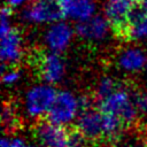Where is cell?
Masks as SVG:
<instances>
[{"label":"cell","mask_w":147,"mask_h":147,"mask_svg":"<svg viewBox=\"0 0 147 147\" xmlns=\"http://www.w3.org/2000/svg\"><path fill=\"white\" fill-rule=\"evenodd\" d=\"M119 86H121L119 83L113 76H107V75L102 76L99 78V80L95 84V88H94L95 96L100 101L106 96H108L109 94H111L113 92H115Z\"/></svg>","instance_id":"16"},{"label":"cell","mask_w":147,"mask_h":147,"mask_svg":"<svg viewBox=\"0 0 147 147\" xmlns=\"http://www.w3.org/2000/svg\"><path fill=\"white\" fill-rule=\"evenodd\" d=\"M0 36V56L2 63L8 67L17 65L24 57L25 45L23 36L13 24L10 8H5L1 11Z\"/></svg>","instance_id":"1"},{"label":"cell","mask_w":147,"mask_h":147,"mask_svg":"<svg viewBox=\"0 0 147 147\" xmlns=\"http://www.w3.org/2000/svg\"><path fill=\"white\" fill-rule=\"evenodd\" d=\"M69 147H86V139L77 131L72 132L70 133Z\"/></svg>","instance_id":"21"},{"label":"cell","mask_w":147,"mask_h":147,"mask_svg":"<svg viewBox=\"0 0 147 147\" xmlns=\"http://www.w3.org/2000/svg\"><path fill=\"white\" fill-rule=\"evenodd\" d=\"M1 122H2L3 129H6L7 131H11L13 129L17 126L18 110L13 103L6 102L3 105L2 111H1Z\"/></svg>","instance_id":"17"},{"label":"cell","mask_w":147,"mask_h":147,"mask_svg":"<svg viewBox=\"0 0 147 147\" xmlns=\"http://www.w3.org/2000/svg\"><path fill=\"white\" fill-rule=\"evenodd\" d=\"M29 0H5L8 8H23Z\"/></svg>","instance_id":"22"},{"label":"cell","mask_w":147,"mask_h":147,"mask_svg":"<svg viewBox=\"0 0 147 147\" xmlns=\"http://www.w3.org/2000/svg\"><path fill=\"white\" fill-rule=\"evenodd\" d=\"M56 88L45 82L31 85L23 94L22 110L23 114L32 121L47 116L56 98Z\"/></svg>","instance_id":"3"},{"label":"cell","mask_w":147,"mask_h":147,"mask_svg":"<svg viewBox=\"0 0 147 147\" xmlns=\"http://www.w3.org/2000/svg\"><path fill=\"white\" fill-rule=\"evenodd\" d=\"M34 133L40 147H69L70 132H68L67 127L51 121L38 123Z\"/></svg>","instance_id":"11"},{"label":"cell","mask_w":147,"mask_h":147,"mask_svg":"<svg viewBox=\"0 0 147 147\" xmlns=\"http://www.w3.org/2000/svg\"><path fill=\"white\" fill-rule=\"evenodd\" d=\"M126 125L116 116L103 113V134L102 138L108 141L118 140Z\"/></svg>","instance_id":"15"},{"label":"cell","mask_w":147,"mask_h":147,"mask_svg":"<svg viewBox=\"0 0 147 147\" xmlns=\"http://www.w3.org/2000/svg\"><path fill=\"white\" fill-rule=\"evenodd\" d=\"M26 144L18 136H5L0 140V147H24Z\"/></svg>","instance_id":"20"},{"label":"cell","mask_w":147,"mask_h":147,"mask_svg":"<svg viewBox=\"0 0 147 147\" xmlns=\"http://www.w3.org/2000/svg\"><path fill=\"white\" fill-rule=\"evenodd\" d=\"M76 33V28L69 21L59 20L47 26L41 34V42L47 52L64 53L72 44Z\"/></svg>","instance_id":"6"},{"label":"cell","mask_w":147,"mask_h":147,"mask_svg":"<svg viewBox=\"0 0 147 147\" xmlns=\"http://www.w3.org/2000/svg\"><path fill=\"white\" fill-rule=\"evenodd\" d=\"M111 29L113 26L103 15H95L94 17L77 24L76 33L85 42L100 45L108 40L111 34Z\"/></svg>","instance_id":"10"},{"label":"cell","mask_w":147,"mask_h":147,"mask_svg":"<svg viewBox=\"0 0 147 147\" xmlns=\"http://www.w3.org/2000/svg\"><path fill=\"white\" fill-rule=\"evenodd\" d=\"M23 77L21 69L16 67H8L7 69H2V83L6 87H14L17 85Z\"/></svg>","instance_id":"18"},{"label":"cell","mask_w":147,"mask_h":147,"mask_svg":"<svg viewBox=\"0 0 147 147\" xmlns=\"http://www.w3.org/2000/svg\"><path fill=\"white\" fill-rule=\"evenodd\" d=\"M61 6L51 0H33L21 10V20L32 26H47L62 16Z\"/></svg>","instance_id":"5"},{"label":"cell","mask_w":147,"mask_h":147,"mask_svg":"<svg viewBox=\"0 0 147 147\" xmlns=\"http://www.w3.org/2000/svg\"><path fill=\"white\" fill-rule=\"evenodd\" d=\"M134 2H145V0H133Z\"/></svg>","instance_id":"28"},{"label":"cell","mask_w":147,"mask_h":147,"mask_svg":"<svg viewBox=\"0 0 147 147\" xmlns=\"http://www.w3.org/2000/svg\"><path fill=\"white\" fill-rule=\"evenodd\" d=\"M60 6L63 16L77 24L94 17L99 10L98 0H65Z\"/></svg>","instance_id":"13"},{"label":"cell","mask_w":147,"mask_h":147,"mask_svg":"<svg viewBox=\"0 0 147 147\" xmlns=\"http://www.w3.org/2000/svg\"><path fill=\"white\" fill-rule=\"evenodd\" d=\"M87 107L91 106L86 96H79L70 90L57 91L54 103L47 115L48 121L67 127L76 123L80 113Z\"/></svg>","instance_id":"2"},{"label":"cell","mask_w":147,"mask_h":147,"mask_svg":"<svg viewBox=\"0 0 147 147\" xmlns=\"http://www.w3.org/2000/svg\"><path fill=\"white\" fill-rule=\"evenodd\" d=\"M99 109L102 113L118 117L126 126L134 124L140 114L136 106L133 93L124 86H119L115 92L100 100Z\"/></svg>","instance_id":"4"},{"label":"cell","mask_w":147,"mask_h":147,"mask_svg":"<svg viewBox=\"0 0 147 147\" xmlns=\"http://www.w3.org/2000/svg\"><path fill=\"white\" fill-rule=\"evenodd\" d=\"M117 147H145V146L141 145L140 142L136 141V140H127V141H123V142H121Z\"/></svg>","instance_id":"23"},{"label":"cell","mask_w":147,"mask_h":147,"mask_svg":"<svg viewBox=\"0 0 147 147\" xmlns=\"http://www.w3.org/2000/svg\"><path fill=\"white\" fill-rule=\"evenodd\" d=\"M24 147H39V146H37V145H33V144H26Z\"/></svg>","instance_id":"25"},{"label":"cell","mask_w":147,"mask_h":147,"mask_svg":"<svg viewBox=\"0 0 147 147\" xmlns=\"http://www.w3.org/2000/svg\"><path fill=\"white\" fill-rule=\"evenodd\" d=\"M101 11L110 25L118 30H125L134 15L133 0H103Z\"/></svg>","instance_id":"9"},{"label":"cell","mask_w":147,"mask_h":147,"mask_svg":"<svg viewBox=\"0 0 147 147\" xmlns=\"http://www.w3.org/2000/svg\"><path fill=\"white\" fill-rule=\"evenodd\" d=\"M136 106L140 114H147V90H141L133 93Z\"/></svg>","instance_id":"19"},{"label":"cell","mask_w":147,"mask_h":147,"mask_svg":"<svg viewBox=\"0 0 147 147\" xmlns=\"http://www.w3.org/2000/svg\"><path fill=\"white\" fill-rule=\"evenodd\" d=\"M115 64L125 75L133 76L145 72L147 67V51L138 44H127L117 52Z\"/></svg>","instance_id":"7"},{"label":"cell","mask_w":147,"mask_h":147,"mask_svg":"<svg viewBox=\"0 0 147 147\" xmlns=\"http://www.w3.org/2000/svg\"><path fill=\"white\" fill-rule=\"evenodd\" d=\"M126 37L133 42L147 41V11H136L125 29Z\"/></svg>","instance_id":"14"},{"label":"cell","mask_w":147,"mask_h":147,"mask_svg":"<svg viewBox=\"0 0 147 147\" xmlns=\"http://www.w3.org/2000/svg\"><path fill=\"white\" fill-rule=\"evenodd\" d=\"M145 72H146V74H147V67H146V69H145Z\"/></svg>","instance_id":"29"},{"label":"cell","mask_w":147,"mask_h":147,"mask_svg":"<svg viewBox=\"0 0 147 147\" xmlns=\"http://www.w3.org/2000/svg\"><path fill=\"white\" fill-rule=\"evenodd\" d=\"M91 147H106V146H102V145H94V146H91Z\"/></svg>","instance_id":"27"},{"label":"cell","mask_w":147,"mask_h":147,"mask_svg":"<svg viewBox=\"0 0 147 147\" xmlns=\"http://www.w3.org/2000/svg\"><path fill=\"white\" fill-rule=\"evenodd\" d=\"M51 1H54V2H56V3H59V5H61V3L64 2L65 0H51Z\"/></svg>","instance_id":"24"},{"label":"cell","mask_w":147,"mask_h":147,"mask_svg":"<svg viewBox=\"0 0 147 147\" xmlns=\"http://www.w3.org/2000/svg\"><path fill=\"white\" fill-rule=\"evenodd\" d=\"M144 146L147 147V131H146V136H145V142H144Z\"/></svg>","instance_id":"26"},{"label":"cell","mask_w":147,"mask_h":147,"mask_svg":"<svg viewBox=\"0 0 147 147\" xmlns=\"http://www.w3.org/2000/svg\"><path fill=\"white\" fill-rule=\"evenodd\" d=\"M37 70L41 82L55 86L64 80L68 72V65L61 54L46 52L38 59Z\"/></svg>","instance_id":"8"},{"label":"cell","mask_w":147,"mask_h":147,"mask_svg":"<svg viewBox=\"0 0 147 147\" xmlns=\"http://www.w3.org/2000/svg\"><path fill=\"white\" fill-rule=\"evenodd\" d=\"M77 132L86 140H98L103 134V113L100 109L87 107L76 121Z\"/></svg>","instance_id":"12"}]
</instances>
